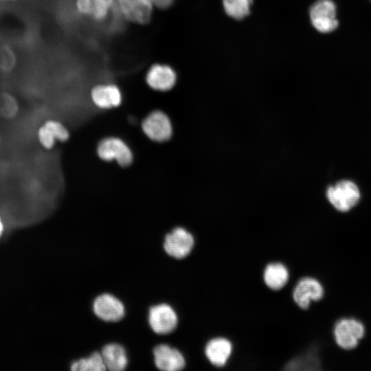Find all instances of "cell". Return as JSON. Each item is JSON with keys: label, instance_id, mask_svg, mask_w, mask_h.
<instances>
[{"label": "cell", "instance_id": "6da1fadb", "mask_svg": "<svg viewBox=\"0 0 371 371\" xmlns=\"http://www.w3.org/2000/svg\"><path fill=\"white\" fill-rule=\"evenodd\" d=\"M327 198L333 206L340 212H348L355 206L360 199L357 186L351 181L342 180L328 188Z\"/></svg>", "mask_w": 371, "mask_h": 371}, {"label": "cell", "instance_id": "7a4b0ae2", "mask_svg": "<svg viewBox=\"0 0 371 371\" xmlns=\"http://www.w3.org/2000/svg\"><path fill=\"white\" fill-rule=\"evenodd\" d=\"M195 245L194 236L181 227L174 228L164 238L165 251L168 256L177 260H181L190 256Z\"/></svg>", "mask_w": 371, "mask_h": 371}, {"label": "cell", "instance_id": "3957f363", "mask_svg": "<svg viewBox=\"0 0 371 371\" xmlns=\"http://www.w3.org/2000/svg\"><path fill=\"white\" fill-rule=\"evenodd\" d=\"M364 335L363 324L354 318H342L335 323L333 328L336 344L345 350L355 348Z\"/></svg>", "mask_w": 371, "mask_h": 371}, {"label": "cell", "instance_id": "277c9868", "mask_svg": "<svg viewBox=\"0 0 371 371\" xmlns=\"http://www.w3.org/2000/svg\"><path fill=\"white\" fill-rule=\"evenodd\" d=\"M97 154L102 160L115 161L122 167L129 166L133 157L129 146L122 139L116 137L102 139L98 145Z\"/></svg>", "mask_w": 371, "mask_h": 371}, {"label": "cell", "instance_id": "5b68a950", "mask_svg": "<svg viewBox=\"0 0 371 371\" xmlns=\"http://www.w3.org/2000/svg\"><path fill=\"white\" fill-rule=\"evenodd\" d=\"M310 19L313 26L322 33H328L337 29V8L332 0H318L310 8Z\"/></svg>", "mask_w": 371, "mask_h": 371}, {"label": "cell", "instance_id": "8992f818", "mask_svg": "<svg viewBox=\"0 0 371 371\" xmlns=\"http://www.w3.org/2000/svg\"><path fill=\"white\" fill-rule=\"evenodd\" d=\"M324 293L322 284L316 278L303 277L295 284L291 296L294 303L301 309L309 308L312 302L323 297Z\"/></svg>", "mask_w": 371, "mask_h": 371}, {"label": "cell", "instance_id": "52a82bcc", "mask_svg": "<svg viewBox=\"0 0 371 371\" xmlns=\"http://www.w3.org/2000/svg\"><path fill=\"white\" fill-rule=\"evenodd\" d=\"M153 8L150 0H115V9L121 16L139 25L150 21Z\"/></svg>", "mask_w": 371, "mask_h": 371}, {"label": "cell", "instance_id": "ba28073f", "mask_svg": "<svg viewBox=\"0 0 371 371\" xmlns=\"http://www.w3.org/2000/svg\"><path fill=\"white\" fill-rule=\"evenodd\" d=\"M142 130L150 140L164 142L172 134V126L168 115L161 111H154L142 122Z\"/></svg>", "mask_w": 371, "mask_h": 371}, {"label": "cell", "instance_id": "9c48e42d", "mask_svg": "<svg viewBox=\"0 0 371 371\" xmlns=\"http://www.w3.org/2000/svg\"><path fill=\"white\" fill-rule=\"evenodd\" d=\"M203 355L206 360L213 366L223 368L234 353L232 341L223 335L216 336L208 339L203 346Z\"/></svg>", "mask_w": 371, "mask_h": 371}, {"label": "cell", "instance_id": "30bf717a", "mask_svg": "<svg viewBox=\"0 0 371 371\" xmlns=\"http://www.w3.org/2000/svg\"><path fill=\"white\" fill-rule=\"evenodd\" d=\"M178 316L168 304H159L150 308L148 322L152 330L159 335H166L175 330L178 325Z\"/></svg>", "mask_w": 371, "mask_h": 371}, {"label": "cell", "instance_id": "8fae6325", "mask_svg": "<svg viewBox=\"0 0 371 371\" xmlns=\"http://www.w3.org/2000/svg\"><path fill=\"white\" fill-rule=\"evenodd\" d=\"M79 14L96 23L106 21L115 9V0H75Z\"/></svg>", "mask_w": 371, "mask_h": 371}, {"label": "cell", "instance_id": "7c38bea8", "mask_svg": "<svg viewBox=\"0 0 371 371\" xmlns=\"http://www.w3.org/2000/svg\"><path fill=\"white\" fill-rule=\"evenodd\" d=\"M145 80L150 89L155 91H166L175 86L177 74L169 65L155 63L148 69Z\"/></svg>", "mask_w": 371, "mask_h": 371}, {"label": "cell", "instance_id": "4fadbf2b", "mask_svg": "<svg viewBox=\"0 0 371 371\" xmlns=\"http://www.w3.org/2000/svg\"><path fill=\"white\" fill-rule=\"evenodd\" d=\"M154 362L157 368L164 371H179L186 365L183 355L176 348L161 344L153 350Z\"/></svg>", "mask_w": 371, "mask_h": 371}, {"label": "cell", "instance_id": "5bb4252c", "mask_svg": "<svg viewBox=\"0 0 371 371\" xmlns=\"http://www.w3.org/2000/svg\"><path fill=\"white\" fill-rule=\"evenodd\" d=\"M90 97L96 107L104 110L118 107L122 102L120 89L113 83L95 85L91 90Z\"/></svg>", "mask_w": 371, "mask_h": 371}, {"label": "cell", "instance_id": "9a60e30c", "mask_svg": "<svg viewBox=\"0 0 371 371\" xmlns=\"http://www.w3.org/2000/svg\"><path fill=\"white\" fill-rule=\"evenodd\" d=\"M93 308L95 314L106 322H117L124 315V306L120 300L112 295L104 293L94 300Z\"/></svg>", "mask_w": 371, "mask_h": 371}, {"label": "cell", "instance_id": "2e32d148", "mask_svg": "<svg viewBox=\"0 0 371 371\" xmlns=\"http://www.w3.org/2000/svg\"><path fill=\"white\" fill-rule=\"evenodd\" d=\"M69 133L65 126L56 120H46L37 131V139L40 144L45 149H52L56 141L65 142L69 139Z\"/></svg>", "mask_w": 371, "mask_h": 371}, {"label": "cell", "instance_id": "e0dca14e", "mask_svg": "<svg viewBox=\"0 0 371 371\" xmlns=\"http://www.w3.org/2000/svg\"><path fill=\"white\" fill-rule=\"evenodd\" d=\"M290 272L288 267L282 262H268L262 272V281L267 289L272 291L282 290L288 284Z\"/></svg>", "mask_w": 371, "mask_h": 371}, {"label": "cell", "instance_id": "ac0fdd59", "mask_svg": "<svg viewBox=\"0 0 371 371\" xmlns=\"http://www.w3.org/2000/svg\"><path fill=\"white\" fill-rule=\"evenodd\" d=\"M106 368L112 371L125 369L128 359L124 348L117 344H109L104 346L101 352Z\"/></svg>", "mask_w": 371, "mask_h": 371}, {"label": "cell", "instance_id": "d6986e66", "mask_svg": "<svg viewBox=\"0 0 371 371\" xmlns=\"http://www.w3.org/2000/svg\"><path fill=\"white\" fill-rule=\"evenodd\" d=\"M19 102L14 94L9 91L0 93V118L14 120L19 115Z\"/></svg>", "mask_w": 371, "mask_h": 371}, {"label": "cell", "instance_id": "ffe728a7", "mask_svg": "<svg viewBox=\"0 0 371 371\" xmlns=\"http://www.w3.org/2000/svg\"><path fill=\"white\" fill-rule=\"evenodd\" d=\"M74 371H103L106 370L101 353H92L89 357L74 361L71 365Z\"/></svg>", "mask_w": 371, "mask_h": 371}, {"label": "cell", "instance_id": "44dd1931", "mask_svg": "<svg viewBox=\"0 0 371 371\" xmlns=\"http://www.w3.org/2000/svg\"><path fill=\"white\" fill-rule=\"evenodd\" d=\"M17 65L18 57L14 49L8 43L0 45V73L10 74Z\"/></svg>", "mask_w": 371, "mask_h": 371}, {"label": "cell", "instance_id": "7402d4cb", "mask_svg": "<svg viewBox=\"0 0 371 371\" xmlns=\"http://www.w3.org/2000/svg\"><path fill=\"white\" fill-rule=\"evenodd\" d=\"M252 0H223L224 10L227 15L241 19L249 14Z\"/></svg>", "mask_w": 371, "mask_h": 371}, {"label": "cell", "instance_id": "603a6c76", "mask_svg": "<svg viewBox=\"0 0 371 371\" xmlns=\"http://www.w3.org/2000/svg\"><path fill=\"white\" fill-rule=\"evenodd\" d=\"M307 355L298 357L285 364L284 370H304V366H308V370H316L319 366L317 359L315 356Z\"/></svg>", "mask_w": 371, "mask_h": 371}, {"label": "cell", "instance_id": "cb8c5ba5", "mask_svg": "<svg viewBox=\"0 0 371 371\" xmlns=\"http://www.w3.org/2000/svg\"><path fill=\"white\" fill-rule=\"evenodd\" d=\"M154 7L160 9L167 8L170 6L175 0H150Z\"/></svg>", "mask_w": 371, "mask_h": 371}, {"label": "cell", "instance_id": "d4e9b609", "mask_svg": "<svg viewBox=\"0 0 371 371\" xmlns=\"http://www.w3.org/2000/svg\"><path fill=\"white\" fill-rule=\"evenodd\" d=\"M4 232V223L2 217L0 215V237L3 235Z\"/></svg>", "mask_w": 371, "mask_h": 371}, {"label": "cell", "instance_id": "484cf974", "mask_svg": "<svg viewBox=\"0 0 371 371\" xmlns=\"http://www.w3.org/2000/svg\"><path fill=\"white\" fill-rule=\"evenodd\" d=\"M18 1L19 0H0V3H14V2H16Z\"/></svg>", "mask_w": 371, "mask_h": 371}, {"label": "cell", "instance_id": "4316f807", "mask_svg": "<svg viewBox=\"0 0 371 371\" xmlns=\"http://www.w3.org/2000/svg\"><path fill=\"white\" fill-rule=\"evenodd\" d=\"M1 134H0V144H1Z\"/></svg>", "mask_w": 371, "mask_h": 371}]
</instances>
